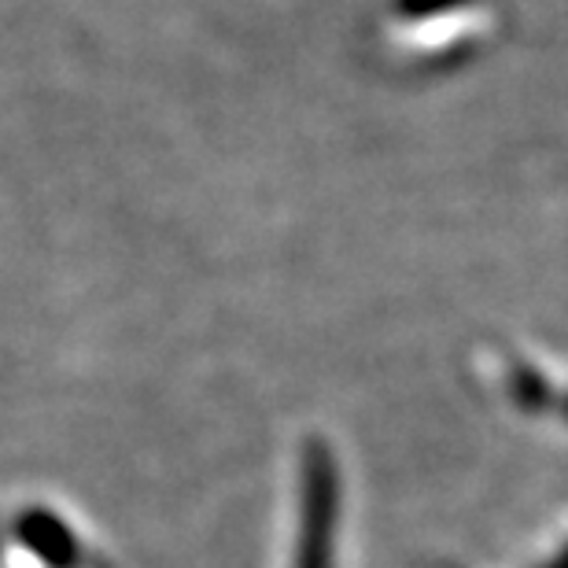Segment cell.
Masks as SVG:
<instances>
[{"label": "cell", "mask_w": 568, "mask_h": 568, "mask_svg": "<svg viewBox=\"0 0 568 568\" xmlns=\"http://www.w3.org/2000/svg\"><path fill=\"white\" fill-rule=\"evenodd\" d=\"M542 568H568V542H565V547H561L558 554H554V558H550L547 565H542Z\"/></svg>", "instance_id": "5"}, {"label": "cell", "mask_w": 568, "mask_h": 568, "mask_svg": "<svg viewBox=\"0 0 568 568\" xmlns=\"http://www.w3.org/2000/svg\"><path fill=\"white\" fill-rule=\"evenodd\" d=\"M565 414H568V403H565Z\"/></svg>", "instance_id": "6"}, {"label": "cell", "mask_w": 568, "mask_h": 568, "mask_svg": "<svg viewBox=\"0 0 568 568\" xmlns=\"http://www.w3.org/2000/svg\"><path fill=\"white\" fill-rule=\"evenodd\" d=\"M339 531V465L325 439H306L300 458V536L292 568H333Z\"/></svg>", "instance_id": "1"}, {"label": "cell", "mask_w": 568, "mask_h": 568, "mask_svg": "<svg viewBox=\"0 0 568 568\" xmlns=\"http://www.w3.org/2000/svg\"><path fill=\"white\" fill-rule=\"evenodd\" d=\"M514 395L520 406H528V410H539L542 403H547V381L536 377L531 369H520L517 381H514Z\"/></svg>", "instance_id": "4"}, {"label": "cell", "mask_w": 568, "mask_h": 568, "mask_svg": "<svg viewBox=\"0 0 568 568\" xmlns=\"http://www.w3.org/2000/svg\"><path fill=\"white\" fill-rule=\"evenodd\" d=\"M465 4H469V0H395V11L410 22H422V19L443 16V11H458Z\"/></svg>", "instance_id": "3"}, {"label": "cell", "mask_w": 568, "mask_h": 568, "mask_svg": "<svg viewBox=\"0 0 568 568\" xmlns=\"http://www.w3.org/2000/svg\"><path fill=\"white\" fill-rule=\"evenodd\" d=\"M16 531H19L22 547H27L33 558H41V565L78 568V561H82V542H78L74 531L67 528L52 509H27V514L19 517Z\"/></svg>", "instance_id": "2"}]
</instances>
